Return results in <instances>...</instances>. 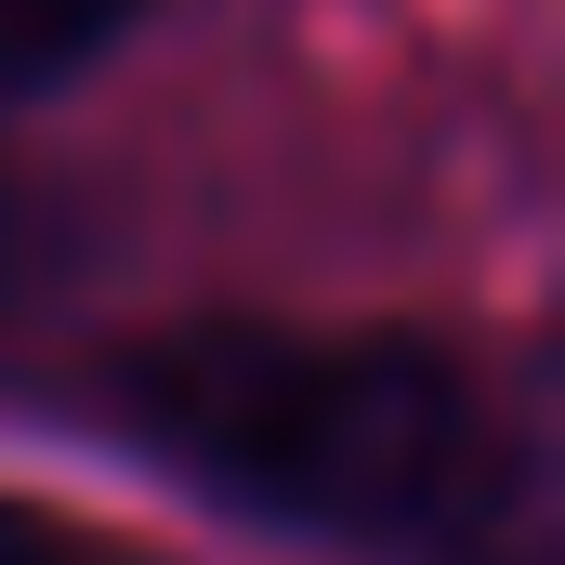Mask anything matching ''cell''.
<instances>
[{
	"mask_svg": "<svg viewBox=\"0 0 565 565\" xmlns=\"http://www.w3.org/2000/svg\"><path fill=\"white\" fill-rule=\"evenodd\" d=\"M106 434L198 500L289 540H447L500 500V434L473 369L422 329H250L198 316L93 369Z\"/></svg>",
	"mask_w": 565,
	"mask_h": 565,
	"instance_id": "cell-1",
	"label": "cell"
},
{
	"mask_svg": "<svg viewBox=\"0 0 565 565\" xmlns=\"http://www.w3.org/2000/svg\"><path fill=\"white\" fill-rule=\"evenodd\" d=\"M158 0H0V106H40L66 79H93Z\"/></svg>",
	"mask_w": 565,
	"mask_h": 565,
	"instance_id": "cell-2",
	"label": "cell"
},
{
	"mask_svg": "<svg viewBox=\"0 0 565 565\" xmlns=\"http://www.w3.org/2000/svg\"><path fill=\"white\" fill-rule=\"evenodd\" d=\"M0 565H145L132 540L79 526V513H40V500H0Z\"/></svg>",
	"mask_w": 565,
	"mask_h": 565,
	"instance_id": "cell-3",
	"label": "cell"
},
{
	"mask_svg": "<svg viewBox=\"0 0 565 565\" xmlns=\"http://www.w3.org/2000/svg\"><path fill=\"white\" fill-rule=\"evenodd\" d=\"M40 289H53V264H40V198L0 184V342L40 329Z\"/></svg>",
	"mask_w": 565,
	"mask_h": 565,
	"instance_id": "cell-4",
	"label": "cell"
}]
</instances>
